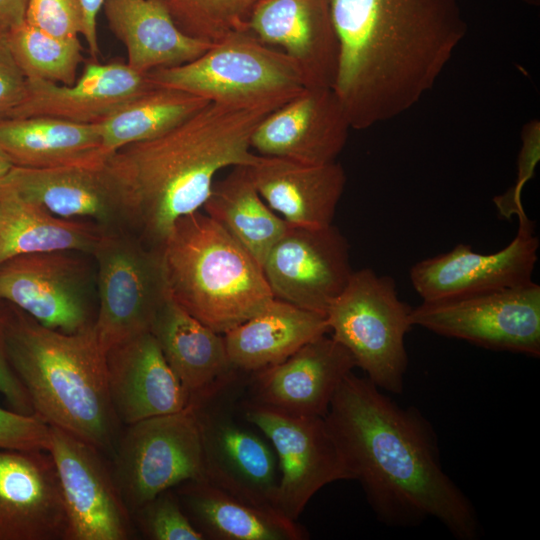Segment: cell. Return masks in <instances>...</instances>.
<instances>
[{"instance_id":"cell-22","label":"cell","mask_w":540,"mask_h":540,"mask_svg":"<svg viewBox=\"0 0 540 540\" xmlns=\"http://www.w3.org/2000/svg\"><path fill=\"white\" fill-rule=\"evenodd\" d=\"M155 86L148 73L127 63L93 60L71 85L26 79L22 101L5 118L48 116L81 124L100 123Z\"/></svg>"},{"instance_id":"cell-37","label":"cell","mask_w":540,"mask_h":540,"mask_svg":"<svg viewBox=\"0 0 540 540\" xmlns=\"http://www.w3.org/2000/svg\"><path fill=\"white\" fill-rule=\"evenodd\" d=\"M521 138L522 145L518 157L516 182L505 194L494 198L499 212L507 218L524 211L521 193L524 185L534 175L540 158V125L538 120H533L524 126Z\"/></svg>"},{"instance_id":"cell-6","label":"cell","mask_w":540,"mask_h":540,"mask_svg":"<svg viewBox=\"0 0 540 540\" xmlns=\"http://www.w3.org/2000/svg\"><path fill=\"white\" fill-rule=\"evenodd\" d=\"M148 76L156 86L209 102L274 109L306 88L297 65L249 29L228 34L190 62L156 69Z\"/></svg>"},{"instance_id":"cell-20","label":"cell","mask_w":540,"mask_h":540,"mask_svg":"<svg viewBox=\"0 0 540 540\" xmlns=\"http://www.w3.org/2000/svg\"><path fill=\"white\" fill-rule=\"evenodd\" d=\"M68 518L49 451L0 449V540H67Z\"/></svg>"},{"instance_id":"cell-4","label":"cell","mask_w":540,"mask_h":540,"mask_svg":"<svg viewBox=\"0 0 540 540\" xmlns=\"http://www.w3.org/2000/svg\"><path fill=\"white\" fill-rule=\"evenodd\" d=\"M0 314L9 361L35 415L110 458L123 425L111 403L106 351L93 325L65 333L16 307Z\"/></svg>"},{"instance_id":"cell-7","label":"cell","mask_w":540,"mask_h":540,"mask_svg":"<svg viewBox=\"0 0 540 540\" xmlns=\"http://www.w3.org/2000/svg\"><path fill=\"white\" fill-rule=\"evenodd\" d=\"M247 375L239 372L215 392L189 404L199 427L204 479L243 502L279 513L276 453L242 410Z\"/></svg>"},{"instance_id":"cell-30","label":"cell","mask_w":540,"mask_h":540,"mask_svg":"<svg viewBox=\"0 0 540 540\" xmlns=\"http://www.w3.org/2000/svg\"><path fill=\"white\" fill-rule=\"evenodd\" d=\"M103 232L94 224L64 219L0 187V264L50 251L92 255Z\"/></svg>"},{"instance_id":"cell-1","label":"cell","mask_w":540,"mask_h":540,"mask_svg":"<svg viewBox=\"0 0 540 540\" xmlns=\"http://www.w3.org/2000/svg\"><path fill=\"white\" fill-rule=\"evenodd\" d=\"M383 392L352 371L324 417L351 480L387 526L410 528L434 518L458 540L478 539L479 517L444 471L433 425Z\"/></svg>"},{"instance_id":"cell-33","label":"cell","mask_w":540,"mask_h":540,"mask_svg":"<svg viewBox=\"0 0 540 540\" xmlns=\"http://www.w3.org/2000/svg\"><path fill=\"white\" fill-rule=\"evenodd\" d=\"M12 55L26 79H40L71 85L83 62L82 45L78 37L62 38L50 35L30 24L8 30Z\"/></svg>"},{"instance_id":"cell-27","label":"cell","mask_w":540,"mask_h":540,"mask_svg":"<svg viewBox=\"0 0 540 540\" xmlns=\"http://www.w3.org/2000/svg\"><path fill=\"white\" fill-rule=\"evenodd\" d=\"M329 332L326 315L273 298L223 335L232 366L253 373L276 365Z\"/></svg>"},{"instance_id":"cell-19","label":"cell","mask_w":540,"mask_h":540,"mask_svg":"<svg viewBox=\"0 0 540 540\" xmlns=\"http://www.w3.org/2000/svg\"><path fill=\"white\" fill-rule=\"evenodd\" d=\"M350 129L332 88L306 87L260 121L252 134L251 148L261 156L323 165L336 161Z\"/></svg>"},{"instance_id":"cell-11","label":"cell","mask_w":540,"mask_h":540,"mask_svg":"<svg viewBox=\"0 0 540 540\" xmlns=\"http://www.w3.org/2000/svg\"><path fill=\"white\" fill-rule=\"evenodd\" d=\"M76 251L24 254L0 264V301L40 324L65 333L93 325L96 268Z\"/></svg>"},{"instance_id":"cell-16","label":"cell","mask_w":540,"mask_h":540,"mask_svg":"<svg viewBox=\"0 0 540 540\" xmlns=\"http://www.w3.org/2000/svg\"><path fill=\"white\" fill-rule=\"evenodd\" d=\"M0 187L55 216L92 223L103 233L132 230L127 202L108 157L52 168L12 167Z\"/></svg>"},{"instance_id":"cell-3","label":"cell","mask_w":540,"mask_h":540,"mask_svg":"<svg viewBox=\"0 0 540 540\" xmlns=\"http://www.w3.org/2000/svg\"><path fill=\"white\" fill-rule=\"evenodd\" d=\"M273 110L209 102L166 133L111 153L108 164L124 193L131 229L160 248L178 219L203 207L218 171L258 160L251 137Z\"/></svg>"},{"instance_id":"cell-26","label":"cell","mask_w":540,"mask_h":540,"mask_svg":"<svg viewBox=\"0 0 540 540\" xmlns=\"http://www.w3.org/2000/svg\"><path fill=\"white\" fill-rule=\"evenodd\" d=\"M102 9L126 63L141 73L185 64L212 45L182 32L161 0H104Z\"/></svg>"},{"instance_id":"cell-35","label":"cell","mask_w":540,"mask_h":540,"mask_svg":"<svg viewBox=\"0 0 540 540\" xmlns=\"http://www.w3.org/2000/svg\"><path fill=\"white\" fill-rule=\"evenodd\" d=\"M132 519L136 531L148 540H205L183 511L173 488L138 508Z\"/></svg>"},{"instance_id":"cell-42","label":"cell","mask_w":540,"mask_h":540,"mask_svg":"<svg viewBox=\"0 0 540 540\" xmlns=\"http://www.w3.org/2000/svg\"><path fill=\"white\" fill-rule=\"evenodd\" d=\"M29 0H0V28L10 30L25 22Z\"/></svg>"},{"instance_id":"cell-36","label":"cell","mask_w":540,"mask_h":540,"mask_svg":"<svg viewBox=\"0 0 540 540\" xmlns=\"http://www.w3.org/2000/svg\"><path fill=\"white\" fill-rule=\"evenodd\" d=\"M25 22L57 37H78L83 32L80 0H29Z\"/></svg>"},{"instance_id":"cell-18","label":"cell","mask_w":540,"mask_h":540,"mask_svg":"<svg viewBox=\"0 0 540 540\" xmlns=\"http://www.w3.org/2000/svg\"><path fill=\"white\" fill-rule=\"evenodd\" d=\"M356 367L351 354L322 335L284 361L248 373L243 401L293 417H325L342 380Z\"/></svg>"},{"instance_id":"cell-31","label":"cell","mask_w":540,"mask_h":540,"mask_svg":"<svg viewBox=\"0 0 540 540\" xmlns=\"http://www.w3.org/2000/svg\"><path fill=\"white\" fill-rule=\"evenodd\" d=\"M202 208L261 268L289 226L260 196L246 166L233 167L226 177L215 182Z\"/></svg>"},{"instance_id":"cell-12","label":"cell","mask_w":540,"mask_h":540,"mask_svg":"<svg viewBox=\"0 0 540 540\" xmlns=\"http://www.w3.org/2000/svg\"><path fill=\"white\" fill-rule=\"evenodd\" d=\"M413 326L486 349L540 356V286L519 287L422 301Z\"/></svg>"},{"instance_id":"cell-2","label":"cell","mask_w":540,"mask_h":540,"mask_svg":"<svg viewBox=\"0 0 540 540\" xmlns=\"http://www.w3.org/2000/svg\"><path fill=\"white\" fill-rule=\"evenodd\" d=\"M332 89L352 129L394 119L433 88L467 32L459 0H330Z\"/></svg>"},{"instance_id":"cell-32","label":"cell","mask_w":540,"mask_h":540,"mask_svg":"<svg viewBox=\"0 0 540 540\" xmlns=\"http://www.w3.org/2000/svg\"><path fill=\"white\" fill-rule=\"evenodd\" d=\"M209 101L193 94L155 86L98 123L102 148L111 154L176 127Z\"/></svg>"},{"instance_id":"cell-23","label":"cell","mask_w":540,"mask_h":540,"mask_svg":"<svg viewBox=\"0 0 540 540\" xmlns=\"http://www.w3.org/2000/svg\"><path fill=\"white\" fill-rule=\"evenodd\" d=\"M108 389L114 412L125 426L186 409L188 396L151 332L106 352Z\"/></svg>"},{"instance_id":"cell-28","label":"cell","mask_w":540,"mask_h":540,"mask_svg":"<svg viewBox=\"0 0 540 540\" xmlns=\"http://www.w3.org/2000/svg\"><path fill=\"white\" fill-rule=\"evenodd\" d=\"M180 505L205 540H305L308 532L297 521L253 506L205 479L173 488Z\"/></svg>"},{"instance_id":"cell-8","label":"cell","mask_w":540,"mask_h":540,"mask_svg":"<svg viewBox=\"0 0 540 540\" xmlns=\"http://www.w3.org/2000/svg\"><path fill=\"white\" fill-rule=\"evenodd\" d=\"M411 310L399 298L392 277L363 268L353 271L326 312L331 337L351 354L366 378L392 394L404 389Z\"/></svg>"},{"instance_id":"cell-5","label":"cell","mask_w":540,"mask_h":540,"mask_svg":"<svg viewBox=\"0 0 540 540\" xmlns=\"http://www.w3.org/2000/svg\"><path fill=\"white\" fill-rule=\"evenodd\" d=\"M160 249L171 297L217 333L274 298L259 264L205 212L178 219Z\"/></svg>"},{"instance_id":"cell-40","label":"cell","mask_w":540,"mask_h":540,"mask_svg":"<svg viewBox=\"0 0 540 540\" xmlns=\"http://www.w3.org/2000/svg\"><path fill=\"white\" fill-rule=\"evenodd\" d=\"M0 393L12 410L35 415L29 395L13 370L6 350L0 314Z\"/></svg>"},{"instance_id":"cell-44","label":"cell","mask_w":540,"mask_h":540,"mask_svg":"<svg viewBox=\"0 0 540 540\" xmlns=\"http://www.w3.org/2000/svg\"><path fill=\"white\" fill-rule=\"evenodd\" d=\"M526 4L531 6H539L540 0H523Z\"/></svg>"},{"instance_id":"cell-17","label":"cell","mask_w":540,"mask_h":540,"mask_svg":"<svg viewBox=\"0 0 540 540\" xmlns=\"http://www.w3.org/2000/svg\"><path fill=\"white\" fill-rule=\"evenodd\" d=\"M519 228L503 249L489 254L457 244L446 253L421 260L410 269L413 288L422 301L514 288L532 282L539 239L525 211L516 215Z\"/></svg>"},{"instance_id":"cell-13","label":"cell","mask_w":540,"mask_h":540,"mask_svg":"<svg viewBox=\"0 0 540 540\" xmlns=\"http://www.w3.org/2000/svg\"><path fill=\"white\" fill-rule=\"evenodd\" d=\"M49 453L68 518L67 540H129L132 515L117 488L110 458L92 444L49 425Z\"/></svg>"},{"instance_id":"cell-43","label":"cell","mask_w":540,"mask_h":540,"mask_svg":"<svg viewBox=\"0 0 540 540\" xmlns=\"http://www.w3.org/2000/svg\"><path fill=\"white\" fill-rule=\"evenodd\" d=\"M13 165L7 157L0 151V180L11 170Z\"/></svg>"},{"instance_id":"cell-38","label":"cell","mask_w":540,"mask_h":540,"mask_svg":"<svg viewBox=\"0 0 540 540\" xmlns=\"http://www.w3.org/2000/svg\"><path fill=\"white\" fill-rule=\"evenodd\" d=\"M49 425L36 415L0 407V449L49 450Z\"/></svg>"},{"instance_id":"cell-41","label":"cell","mask_w":540,"mask_h":540,"mask_svg":"<svg viewBox=\"0 0 540 540\" xmlns=\"http://www.w3.org/2000/svg\"><path fill=\"white\" fill-rule=\"evenodd\" d=\"M83 11V32L89 53L93 60H97L100 48L97 38V16L102 9L104 0H80Z\"/></svg>"},{"instance_id":"cell-14","label":"cell","mask_w":540,"mask_h":540,"mask_svg":"<svg viewBox=\"0 0 540 540\" xmlns=\"http://www.w3.org/2000/svg\"><path fill=\"white\" fill-rule=\"evenodd\" d=\"M243 397V396H242ZM244 417L270 441L277 456L276 508L297 521L309 500L324 486L351 480L324 417H293L241 400Z\"/></svg>"},{"instance_id":"cell-24","label":"cell","mask_w":540,"mask_h":540,"mask_svg":"<svg viewBox=\"0 0 540 540\" xmlns=\"http://www.w3.org/2000/svg\"><path fill=\"white\" fill-rule=\"evenodd\" d=\"M246 167L260 196L289 225L333 224L347 180L339 162L308 165L259 155Z\"/></svg>"},{"instance_id":"cell-25","label":"cell","mask_w":540,"mask_h":540,"mask_svg":"<svg viewBox=\"0 0 540 540\" xmlns=\"http://www.w3.org/2000/svg\"><path fill=\"white\" fill-rule=\"evenodd\" d=\"M150 332L189 404L215 392L240 372L229 361L223 335L189 314L169 293Z\"/></svg>"},{"instance_id":"cell-15","label":"cell","mask_w":540,"mask_h":540,"mask_svg":"<svg viewBox=\"0 0 540 540\" xmlns=\"http://www.w3.org/2000/svg\"><path fill=\"white\" fill-rule=\"evenodd\" d=\"M262 271L274 298L326 315L354 270L349 244L331 224L289 225L269 251Z\"/></svg>"},{"instance_id":"cell-45","label":"cell","mask_w":540,"mask_h":540,"mask_svg":"<svg viewBox=\"0 0 540 540\" xmlns=\"http://www.w3.org/2000/svg\"><path fill=\"white\" fill-rule=\"evenodd\" d=\"M255 1H257V0H255Z\"/></svg>"},{"instance_id":"cell-9","label":"cell","mask_w":540,"mask_h":540,"mask_svg":"<svg viewBox=\"0 0 540 540\" xmlns=\"http://www.w3.org/2000/svg\"><path fill=\"white\" fill-rule=\"evenodd\" d=\"M96 268V336L107 352L150 332L168 295L161 249L127 229L103 233L92 255Z\"/></svg>"},{"instance_id":"cell-39","label":"cell","mask_w":540,"mask_h":540,"mask_svg":"<svg viewBox=\"0 0 540 540\" xmlns=\"http://www.w3.org/2000/svg\"><path fill=\"white\" fill-rule=\"evenodd\" d=\"M25 91L26 77L12 55L8 30L0 28V119L22 101Z\"/></svg>"},{"instance_id":"cell-29","label":"cell","mask_w":540,"mask_h":540,"mask_svg":"<svg viewBox=\"0 0 540 540\" xmlns=\"http://www.w3.org/2000/svg\"><path fill=\"white\" fill-rule=\"evenodd\" d=\"M0 151L13 167L42 169L108 157L98 123L81 124L55 117L0 119Z\"/></svg>"},{"instance_id":"cell-10","label":"cell","mask_w":540,"mask_h":540,"mask_svg":"<svg viewBox=\"0 0 540 540\" xmlns=\"http://www.w3.org/2000/svg\"><path fill=\"white\" fill-rule=\"evenodd\" d=\"M110 460L131 515L165 490L204 479L200 432L192 408L123 426Z\"/></svg>"},{"instance_id":"cell-34","label":"cell","mask_w":540,"mask_h":540,"mask_svg":"<svg viewBox=\"0 0 540 540\" xmlns=\"http://www.w3.org/2000/svg\"><path fill=\"white\" fill-rule=\"evenodd\" d=\"M179 29L213 44L248 29L255 0H161Z\"/></svg>"},{"instance_id":"cell-21","label":"cell","mask_w":540,"mask_h":540,"mask_svg":"<svg viewBox=\"0 0 540 540\" xmlns=\"http://www.w3.org/2000/svg\"><path fill=\"white\" fill-rule=\"evenodd\" d=\"M248 29L262 43L279 47L297 65L305 87L332 88L338 42L330 0H257Z\"/></svg>"}]
</instances>
